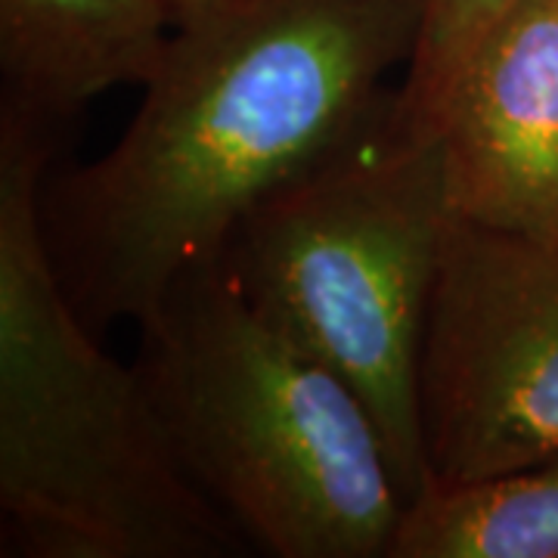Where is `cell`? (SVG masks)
I'll list each match as a JSON object with an SVG mask.
<instances>
[{"instance_id":"obj_1","label":"cell","mask_w":558,"mask_h":558,"mask_svg":"<svg viewBox=\"0 0 558 558\" xmlns=\"http://www.w3.org/2000/svg\"><path fill=\"white\" fill-rule=\"evenodd\" d=\"M425 0H227L171 32L119 143L40 196L90 329L146 317L267 196L360 137Z\"/></svg>"},{"instance_id":"obj_2","label":"cell","mask_w":558,"mask_h":558,"mask_svg":"<svg viewBox=\"0 0 558 558\" xmlns=\"http://www.w3.org/2000/svg\"><path fill=\"white\" fill-rule=\"evenodd\" d=\"M47 121H0V506L38 558H223L245 537L186 475L140 379L94 341L44 230Z\"/></svg>"},{"instance_id":"obj_3","label":"cell","mask_w":558,"mask_h":558,"mask_svg":"<svg viewBox=\"0 0 558 558\" xmlns=\"http://www.w3.org/2000/svg\"><path fill=\"white\" fill-rule=\"evenodd\" d=\"M137 326V373L171 447L245 543L388 558L403 499L369 410L220 260L183 274Z\"/></svg>"},{"instance_id":"obj_4","label":"cell","mask_w":558,"mask_h":558,"mask_svg":"<svg viewBox=\"0 0 558 558\" xmlns=\"http://www.w3.org/2000/svg\"><path fill=\"white\" fill-rule=\"evenodd\" d=\"M450 218L438 137L403 131L388 100L260 202L220 258L260 317L363 400L403 506L428 484L422 348Z\"/></svg>"},{"instance_id":"obj_5","label":"cell","mask_w":558,"mask_h":558,"mask_svg":"<svg viewBox=\"0 0 558 558\" xmlns=\"http://www.w3.org/2000/svg\"><path fill=\"white\" fill-rule=\"evenodd\" d=\"M422 438L428 484L558 457V240L450 218L422 348Z\"/></svg>"},{"instance_id":"obj_6","label":"cell","mask_w":558,"mask_h":558,"mask_svg":"<svg viewBox=\"0 0 558 558\" xmlns=\"http://www.w3.org/2000/svg\"><path fill=\"white\" fill-rule=\"evenodd\" d=\"M447 205L558 240V0H519L481 38L438 121Z\"/></svg>"},{"instance_id":"obj_7","label":"cell","mask_w":558,"mask_h":558,"mask_svg":"<svg viewBox=\"0 0 558 558\" xmlns=\"http://www.w3.org/2000/svg\"><path fill=\"white\" fill-rule=\"evenodd\" d=\"M171 32L165 0H0L3 106L53 124L112 87H143Z\"/></svg>"},{"instance_id":"obj_8","label":"cell","mask_w":558,"mask_h":558,"mask_svg":"<svg viewBox=\"0 0 558 558\" xmlns=\"http://www.w3.org/2000/svg\"><path fill=\"white\" fill-rule=\"evenodd\" d=\"M388 558H558V457L428 484L403 506Z\"/></svg>"},{"instance_id":"obj_9","label":"cell","mask_w":558,"mask_h":558,"mask_svg":"<svg viewBox=\"0 0 558 558\" xmlns=\"http://www.w3.org/2000/svg\"><path fill=\"white\" fill-rule=\"evenodd\" d=\"M519 0H425L407 75L391 97V119L416 137H438V121L459 72L494 22Z\"/></svg>"},{"instance_id":"obj_10","label":"cell","mask_w":558,"mask_h":558,"mask_svg":"<svg viewBox=\"0 0 558 558\" xmlns=\"http://www.w3.org/2000/svg\"><path fill=\"white\" fill-rule=\"evenodd\" d=\"M220 3H227V0H165V7H168V13L174 20V28L183 25V22L199 20L205 13L218 10Z\"/></svg>"}]
</instances>
